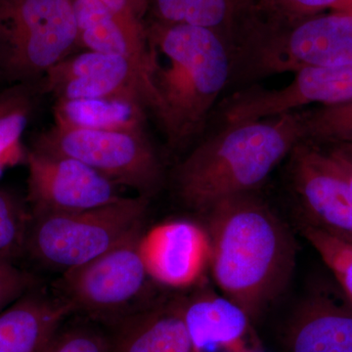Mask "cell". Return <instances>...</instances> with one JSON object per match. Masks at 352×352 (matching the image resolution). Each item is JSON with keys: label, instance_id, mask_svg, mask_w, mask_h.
Masks as SVG:
<instances>
[{"label": "cell", "instance_id": "obj_1", "mask_svg": "<svg viewBox=\"0 0 352 352\" xmlns=\"http://www.w3.org/2000/svg\"><path fill=\"white\" fill-rule=\"evenodd\" d=\"M201 214L215 284L256 325L291 281L298 251L295 238L254 192L223 199Z\"/></svg>", "mask_w": 352, "mask_h": 352}, {"label": "cell", "instance_id": "obj_2", "mask_svg": "<svg viewBox=\"0 0 352 352\" xmlns=\"http://www.w3.org/2000/svg\"><path fill=\"white\" fill-rule=\"evenodd\" d=\"M146 32L150 111L168 145L180 149L200 133L230 85V48L217 32L197 25L155 21Z\"/></svg>", "mask_w": 352, "mask_h": 352}, {"label": "cell", "instance_id": "obj_3", "mask_svg": "<svg viewBox=\"0 0 352 352\" xmlns=\"http://www.w3.org/2000/svg\"><path fill=\"white\" fill-rule=\"evenodd\" d=\"M302 140V111L224 124L177 164L176 195L204 214L223 199L254 192Z\"/></svg>", "mask_w": 352, "mask_h": 352}, {"label": "cell", "instance_id": "obj_4", "mask_svg": "<svg viewBox=\"0 0 352 352\" xmlns=\"http://www.w3.org/2000/svg\"><path fill=\"white\" fill-rule=\"evenodd\" d=\"M148 206L149 197L138 195L80 212L31 214L25 252L63 273L142 233Z\"/></svg>", "mask_w": 352, "mask_h": 352}, {"label": "cell", "instance_id": "obj_5", "mask_svg": "<svg viewBox=\"0 0 352 352\" xmlns=\"http://www.w3.org/2000/svg\"><path fill=\"white\" fill-rule=\"evenodd\" d=\"M78 43L74 0H0V76L30 85Z\"/></svg>", "mask_w": 352, "mask_h": 352}, {"label": "cell", "instance_id": "obj_6", "mask_svg": "<svg viewBox=\"0 0 352 352\" xmlns=\"http://www.w3.org/2000/svg\"><path fill=\"white\" fill-rule=\"evenodd\" d=\"M142 234L62 273L55 284L58 296L73 314L113 326L156 302L148 300L153 280L139 252Z\"/></svg>", "mask_w": 352, "mask_h": 352}, {"label": "cell", "instance_id": "obj_7", "mask_svg": "<svg viewBox=\"0 0 352 352\" xmlns=\"http://www.w3.org/2000/svg\"><path fill=\"white\" fill-rule=\"evenodd\" d=\"M32 149L82 162L141 196L156 193L164 179L163 166L143 126L94 129L55 122L38 134Z\"/></svg>", "mask_w": 352, "mask_h": 352}, {"label": "cell", "instance_id": "obj_8", "mask_svg": "<svg viewBox=\"0 0 352 352\" xmlns=\"http://www.w3.org/2000/svg\"><path fill=\"white\" fill-rule=\"evenodd\" d=\"M289 176L302 222L352 244V191L327 150L300 141L289 154Z\"/></svg>", "mask_w": 352, "mask_h": 352}, {"label": "cell", "instance_id": "obj_9", "mask_svg": "<svg viewBox=\"0 0 352 352\" xmlns=\"http://www.w3.org/2000/svg\"><path fill=\"white\" fill-rule=\"evenodd\" d=\"M28 195L32 214H68L120 200L118 185L72 157L30 149Z\"/></svg>", "mask_w": 352, "mask_h": 352}, {"label": "cell", "instance_id": "obj_10", "mask_svg": "<svg viewBox=\"0 0 352 352\" xmlns=\"http://www.w3.org/2000/svg\"><path fill=\"white\" fill-rule=\"evenodd\" d=\"M352 100V64L308 67L279 89L249 87L224 101L220 110L223 124H237L295 112L311 104L337 105Z\"/></svg>", "mask_w": 352, "mask_h": 352}, {"label": "cell", "instance_id": "obj_11", "mask_svg": "<svg viewBox=\"0 0 352 352\" xmlns=\"http://www.w3.org/2000/svg\"><path fill=\"white\" fill-rule=\"evenodd\" d=\"M321 284L275 333V352H352V305L336 283Z\"/></svg>", "mask_w": 352, "mask_h": 352}, {"label": "cell", "instance_id": "obj_12", "mask_svg": "<svg viewBox=\"0 0 352 352\" xmlns=\"http://www.w3.org/2000/svg\"><path fill=\"white\" fill-rule=\"evenodd\" d=\"M43 88L58 100L133 96L149 107L147 88L126 58L87 50L65 58L44 76Z\"/></svg>", "mask_w": 352, "mask_h": 352}, {"label": "cell", "instance_id": "obj_13", "mask_svg": "<svg viewBox=\"0 0 352 352\" xmlns=\"http://www.w3.org/2000/svg\"><path fill=\"white\" fill-rule=\"evenodd\" d=\"M139 252L148 275L170 288L194 286L210 266L207 230L189 220H171L141 235Z\"/></svg>", "mask_w": 352, "mask_h": 352}, {"label": "cell", "instance_id": "obj_14", "mask_svg": "<svg viewBox=\"0 0 352 352\" xmlns=\"http://www.w3.org/2000/svg\"><path fill=\"white\" fill-rule=\"evenodd\" d=\"M178 302L197 352L263 351L249 315L223 295L204 289Z\"/></svg>", "mask_w": 352, "mask_h": 352}, {"label": "cell", "instance_id": "obj_15", "mask_svg": "<svg viewBox=\"0 0 352 352\" xmlns=\"http://www.w3.org/2000/svg\"><path fill=\"white\" fill-rule=\"evenodd\" d=\"M111 327L108 352H197L178 298L157 300Z\"/></svg>", "mask_w": 352, "mask_h": 352}, {"label": "cell", "instance_id": "obj_16", "mask_svg": "<svg viewBox=\"0 0 352 352\" xmlns=\"http://www.w3.org/2000/svg\"><path fill=\"white\" fill-rule=\"evenodd\" d=\"M72 314L59 296L30 289L0 312V352H46Z\"/></svg>", "mask_w": 352, "mask_h": 352}, {"label": "cell", "instance_id": "obj_17", "mask_svg": "<svg viewBox=\"0 0 352 352\" xmlns=\"http://www.w3.org/2000/svg\"><path fill=\"white\" fill-rule=\"evenodd\" d=\"M78 43L87 50L118 55L131 62L147 88L148 46L146 27L141 22L122 19L100 0H74ZM150 110V103L149 107Z\"/></svg>", "mask_w": 352, "mask_h": 352}, {"label": "cell", "instance_id": "obj_18", "mask_svg": "<svg viewBox=\"0 0 352 352\" xmlns=\"http://www.w3.org/2000/svg\"><path fill=\"white\" fill-rule=\"evenodd\" d=\"M157 22L207 28L230 48L254 12V0H146Z\"/></svg>", "mask_w": 352, "mask_h": 352}, {"label": "cell", "instance_id": "obj_19", "mask_svg": "<svg viewBox=\"0 0 352 352\" xmlns=\"http://www.w3.org/2000/svg\"><path fill=\"white\" fill-rule=\"evenodd\" d=\"M145 109L133 96L58 100L55 122L82 129H134L143 126Z\"/></svg>", "mask_w": 352, "mask_h": 352}, {"label": "cell", "instance_id": "obj_20", "mask_svg": "<svg viewBox=\"0 0 352 352\" xmlns=\"http://www.w3.org/2000/svg\"><path fill=\"white\" fill-rule=\"evenodd\" d=\"M31 113V98L27 85L0 94V175L4 168L25 162L27 152L21 139Z\"/></svg>", "mask_w": 352, "mask_h": 352}, {"label": "cell", "instance_id": "obj_21", "mask_svg": "<svg viewBox=\"0 0 352 352\" xmlns=\"http://www.w3.org/2000/svg\"><path fill=\"white\" fill-rule=\"evenodd\" d=\"M300 234L319 254L333 280L352 305V244L300 222Z\"/></svg>", "mask_w": 352, "mask_h": 352}, {"label": "cell", "instance_id": "obj_22", "mask_svg": "<svg viewBox=\"0 0 352 352\" xmlns=\"http://www.w3.org/2000/svg\"><path fill=\"white\" fill-rule=\"evenodd\" d=\"M303 140L316 144L352 142V100L302 111Z\"/></svg>", "mask_w": 352, "mask_h": 352}, {"label": "cell", "instance_id": "obj_23", "mask_svg": "<svg viewBox=\"0 0 352 352\" xmlns=\"http://www.w3.org/2000/svg\"><path fill=\"white\" fill-rule=\"evenodd\" d=\"M31 210L12 194L0 189V261L14 263L25 254Z\"/></svg>", "mask_w": 352, "mask_h": 352}, {"label": "cell", "instance_id": "obj_24", "mask_svg": "<svg viewBox=\"0 0 352 352\" xmlns=\"http://www.w3.org/2000/svg\"><path fill=\"white\" fill-rule=\"evenodd\" d=\"M109 337L91 326L60 329L46 352H108Z\"/></svg>", "mask_w": 352, "mask_h": 352}, {"label": "cell", "instance_id": "obj_25", "mask_svg": "<svg viewBox=\"0 0 352 352\" xmlns=\"http://www.w3.org/2000/svg\"><path fill=\"white\" fill-rule=\"evenodd\" d=\"M258 7L272 15V22L291 24L332 8L339 0H258Z\"/></svg>", "mask_w": 352, "mask_h": 352}, {"label": "cell", "instance_id": "obj_26", "mask_svg": "<svg viewBox=\"0 0 352 352\" xmlns=\"http://www.w3.org/2000/svg\"><path fill=\"white\" fill-rule=\"evenodd\" d=\"M34 281L29 273L11 261H0V312L32 289Z\"/></svg>", "mask_w": 352, "mask_h": 352}, {"label": "cell", "instance_id": "obj_27", "mask_svg": "<svg viewBox=\"0 0 352 352\" xmlns=\"http://www.w3.org/2000/svg\"><path fill=\"white\" fill-rule=\"evenodd\" d=\"M111 12L122 19L141 22L140 6L147 7L146 0H100Z\"/></svg>", "mask_w": 352, "mask_h": 352}, {"label": "cell", "instance_id": "obj_28", "mask_svg": "<svg viewBox=\"0 0 352 352\" xmlns=\"http://www.w3.org/2000/svg\"><path fill=\"white\" fill-rule=\"evenodd\" d=\"M322 146L327 150L330 156L333 157V161L339 166L340 170L346 176L347 182H349L352 191V156L346 151H344L339 144H336V143Z\"/></svg>", "mask_w": 352, "mask_h": 352}, {"label": "cell", "instance_id": "obj_29", "mask_svg": "<svg viewBox=\"0 0 352 352\" xmlns=\"http://www.w3.org/2000/svg\"><path fill=\"white\" fill-rule=\"evenodd\" d=\"M333 12L349 14L352 15V0H339L337 3L333 4Z\"/></svg>", "mask_w": 352, "mask_h": 352}, {"label": "cell", "instance_id": "obj_30", "mask_svg": "<svg viewBox=\"0 0 352 352\" xmlns=\"http://www.w3.org/2000/svg\"><path fill=\"white\" fill-rule=\"evenodd\" d=\"M336 144H339L344 151L349 153L351 156H352V143L351 142H339L336 143Z\"/></svg>", "mask_w": 352, "mask_h": 352}, {"label": "cell", "instance_id": "obj_31", "mask_svg": "<svg viewBox=\"0 0 352 352\" xmlns=\"http://www.w3.org/2000/svg\"><path fill=\"white\" fill-rule=\"evenodd\" d=\"M352 143V142H351Z\"/></svg>", "mask_w": 352, "mask_h": 352}]
</instances>
